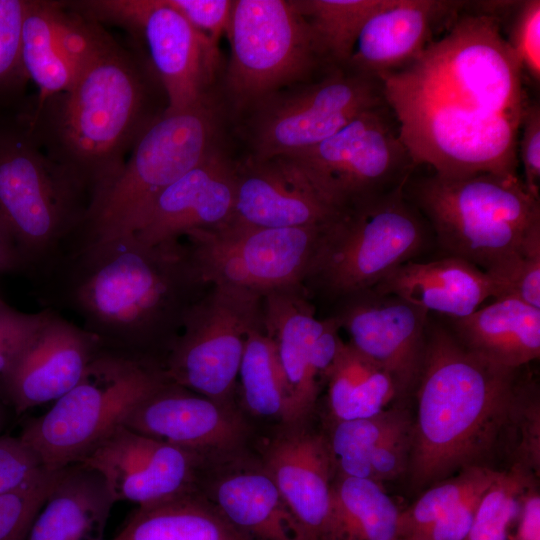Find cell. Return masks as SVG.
<instances>
[{"instance_id":"cell-1","label":"cell","mask_w":540,"mask_h":540,"mask_svg":"<svg viewBox=\"0 0 540 540\" xmlns=\"http://www.w3.org/2000/svg\"><path fill=\"white\" fill-rule=\"evenodd\" d=\"M521 369V368H520ZM465 348L441 325L428 324L414 394L406 477L414 491L460 471L516 462L522 417L534 381Z\"/></svg>"},{"instance_id":"cell-2","label":"cell","mask_w":540,"mask_h":540,"mask_svg":"<svg viewBox=\"0 0 540 540\" xmlns=\"http://www.w3.org/2000/svg\"><path fill=\"white\" fill-rule=\"evenodd\" d=\"M52 274L59 302L103 347L156 361L160 349L166 355L202 285L185 244L149 245L133 233L72 248Z\"/></svg>"},{"instance_id":"cell-3","label":"cell","mask_w":540,"mask_h":540,"mask_svg":"<svg viewBox=\"0 0 540 540\" xmlns=\"http://www.w3.org/2000/svg\"><path fill=\"white\" fill-rule=\"evenodd\" d=\"M146 106L137 64L104 33L70 88L46 101L28 129L44 139L47 155L88 193L91 204L154 119Z\"/></svg>"},{"instance_id":"cell-4","label":"cell","mask_w":540,"mask_h":540,"mask_svg":"<svg viewBox=\"0 0 540 540\" xmlns=\"http://www.w3.org/2000/svg\"><path fill=\"white\" fill-rule=\"evenodd\" d=\"M407 198L449 256L486 273L540 238V200L520 178L492 173L409 178Z\"/></svg>"},{"instance_id":"cell-5","label":"cell","mask_w":540,"mask_h":540,"mask_svg":"<svg viewBox=\"0 0 540 540\" xmlns=\"http://www.w3.org/2000/svg\"><path fill=\"white\" fill-rule=\"evenodd\" d=\"M89 206L88 193L28 128L0 125V225L25 269L47 275L74 245Z\"/></svg>"},{"instance_id":"cell-6","label":"cell","mask_w":540,"mask_h":540,"mask_svg":"<svg viewBox=\"0 0 540 540\" xmlns=\"http://www.w3.org/2000/svg\"><path fill=\"white\" fill-rule=\"evenodd\" d=\"M381 80L416 166L428 165L447 177L492 173L519 178L520 121L466 108L404 72Z\"/></svg>"},{"instance_id":"cell-7","label":"cell","mask_w":540,"mask_h":540,"mask_svg":"<svg viewBox=\"0 0 540 540\" xmlns=\"http://www.w3.org/2000/svg\"><path fill=\"white\" fill-rule=\"evenodd\" d=\"M167 380L160 362L102 347L78 383L19 438L47 470H59L81 461Z\"/></svg>"},{"instance_id":"cell-8","label":"cell","mask_w":540,"mask_h":540,"mask_svg":"<svg viewBox=\"0 0 540 540\" xmlns=\"http://www.w3.org/2000/svg\"><path fill=\"white\" fill-rule=\"evenodd\" d=\"M207 100L164 110L143 130L110 185L90 204L75 246L132 233L152 202L216 147Z\"/></svg>"},{"instance_id":"cell-9","label":"cell","mask_w":540,"mask_h":540,"mask_svg":"<svg viewBox=\"0 0 540 540\" xmlns=\"http://www.w3.org/2000/svg\"><path fill=\"white\" fill-rule=\"evenodd\" d=\"M404 187L342 212L328 226L306 282L347 299L422 251L429 225Z\"/></svg>"},{"instance_id":"cell-10","label":"cell","mask_w":540,"mask_h":540,"mask_svg":"<svg viewBox=\"0 0 540 540\" xmlns=\"http://www.w3.org/2000/svg\"><path fill=\"white\" fill-rule=\"evenodd\" d=\"M464 8L407 68L474 108L521 122L529 103L525 79L500 21L475 2Z\"/></svg>"},{"instance_id":"cell-11","label":"cell","mask_w":540,"mask_h":540,"mask_svg":"<svg viewBox=\"0 0 540 540\" xmlns=\"http://www.w3.org/2000/svg\"><path fill=\"white\" fill-rule=\"evenodd\" d=\"M291 157L340 212L405 186L417 167L388 102L363 111L330 137Z\"/></svg>"},{"instance_id":"cell-12","label":"cell","mask_w":540,"mask_h":540,"mask_svg":"<svg viewBox=\"0 0 540 540\" xmlns=\"http://www.w3.org/2000/svg\"><path fill=\"white\" fill-rule=\"evenodd\" d=\"M330 224L264 228L228 222L186 233L185 247L201 284L264 295L304 286Z\"/></svg>"},{"instance_id":"cell-13","label":"cell","mask_w":540,"mask_h":540,"mask_svg":"<svg viewBox=\"0 0 540 540\" xmlns=\"http://www.w3.org/2000/svg\"><path fill=\"white\" fill-rule=\"evenodd\" d=\"M263 295L213 286L187 309L162 367L167 379L212 400L234 404L249 332L262 324Z\"/></svg>"},{"instance_id":"cell-14","label":"cell","mask_w":540,"mask_h":540,"mask_svg":"<svg viewBox=\"0 0 540 540\" xmlns=\"http://www.w3.org/2000/svg\"><path fill=\"white\" fill-rule=\"evenodd\" d=\"M228 37L227 86L238 105H259L324 63L294 1H234Z\"/></svg>"},{"instance_id":"cell-15","label":"cell","mask_w":540,"mask_h":540,"mask_svg":"<svg viewBox=\"0 0 540 540\" xmlns=\"http://www.w3.org/2000/svg\"><path fill=\"white\" fill-rule=\"evenodd\" d=\"M387 103L382 80L349 67L260 103L251 124L255 157L292 156L333 135L363 111Z\"/></svg>"},{"instance_id":"cell-16","label":"cell","mask_w":540,"mask_h":540,"mask_svg":"<svg viewBox=\"0 0 540 540\" xmlns=\"http://www.w3.org/2000/svg\"><path fill=\"white\" fill-rule=\"evenodd\" d=\"M95 22L119 24L139 32L165 90L168 111L206 101V88L218 49L166 0H93L70 4Z\"/></svg>"},{"instance_id":"cell-17","label":"cell","mask_w":540,"mask_h":540,"mask_svg":"<svg viewBox=\"0 0 540 540\" xmlns=\"http://www.w3.org/2000/svg\"><path fill=\"white\" fill-rule=\"evenodd\" d=\"M205 461L122 425L79 462L103 477L115 503L145 506L198 490Z\"/></svg>"},{"instance_id":"cell-18","label":"cell","mask_w":540,"mask_h":540,"mask_svg":"<svg viewBox=\"0 0 540 540\" xmlns=\"http://www.w3.org/2000/svg\"><path fill=\"white\" fill-rule=\"evenodd\" d=\"M123 426L206 461L237 455L249 434L247 421L234 404L212 400L169 380L140 401Z\"/></svg>"},{"instance_id":"cell-19","label":"cell","mask_w":540,"mask_h":540,"mask_svg":"<svg viewBox=\"0 0 540 540\" xmlns=\"http://www.w3.org/2000/svg\"><path fill=\"white\" fill-rule=\"evenodd\" d=\"M345 301L335 317L348 343L391 376L400 401L414 394L426 352L428 312L372 290Z\"/></svg>"},{"instance_id":"cell-20","label":"cell","mask_w":540,"mask_h":540,"mask_svg":"<svg viewBox=\"0 0 540 540\" xmlns=\"http://www.w3.org/2000/svg\"><path fill=\"white\" fill-rule=\"evenodd\" d=\"M102 344L57 311L43 318L23 349L0 376V388L17 413L55 402L72 389Z\"/></svg>"},{"instance_id":"cell-21","label":"cell","mask_w":540,"mask_h":540,"mask_svg":"<svg viewBox=\"0 0 540 540\" xmlns=\"http://www.w3.org/2000/svg\"><path fill=\"white\" fill-rule=\"evenodd\" d=\"M235 173L230 223L264 228L323 226L342 213L325 200L291 156H251L235 165Z\"/></svg>"},{"instance_id":"cell-22","label":"cell","mask_w":540,"mask_h":540,"mask_svg":"<svg viewBox=\"0 0 540 540\" xmlns=\"http://www.w3.org/2000/svg\"><path fill=\"white\" fill-rule=\"evenodd\" d=\"M235 165L215 148L152 202L132 232L149 245L180 242L193 230L227 224L235 201Z\"/></svg>"},{"instance_id":"cell-23","label":"cell","mask_w":540,"mask_h":540,"mask_svg":"<svg viewBox=\"0 0 540 540\" xmlns=\"http://www.w3.org/2000/svg\"><path fill=\"white\" fill-rule=\"evenodd\" d=\"M260 463L307 539L323 540L335 477L324 433L310 429L307 422L281 425Z\"/></svg>"},{"instance_id":"cell-24","label":"cell","mask_w":540,"mask_h":540,"mask_svg":"<svg viewBox=\"0 0 540 540\" xmlns=\"http://www.w3.org/2000/svg\"><path fill=\"white\" fill-rule=\"evenodd\" d=\"M464 3L393 0L367 20L348 67L380 80L406 69L432 44L436 28L453 20Z\"/></svg>"},{"instance_id":"cell-25","label":"cell","mask_w":540,"mask_h":540,"mask_svg":"<svg viewBox=\"0 0 540 540\" xmlns=\"http://www.w3.org/2000/svg\"><path fill=\"white\" fill-rule=\"evenodd\" d=\"M237 455L214 476L201 471L198 490L252 540H308L261 463L239 464Z\"/></svg>"},{"instance_id":"cell-26","label":"cell","mask_w":540,"mask_h":540,"mask_svg":"<svg viewBox=\"0 0 540 540\" xmlns=\"http://www.w3.org/2000/svg\"><path fill=\"white\" fill-rule=\"evenodd\" d=\"M262 323L275 345L289 388V424L306 423L324 386L317 378L312 362L314 346L324 327V319L316 317L304 286H297L263 295Z\"/></svg>"},{"instance_id":"cell-27","label":"cell","mask_w":540,"mask_h":540,"mask_svg":"<svg viewBox=\"0 0 540 540\" xmlns=\"http://www.w3.org/2000/svg\"><path fill=\"white\" fill-rule=\"evenodd\" d=\"M372 291L397 296L427 312L442 313L450 318L471 314L496 294L485 271L449 255L430 262L403 263Z\"/></svg>"},{"instance_id":"cell-28","label":"cell","mask_w":540,"mask_h":540,"mask_svg":"<svg viewBox=\"0 0 540 540\" xmlns=\"http://www.w3.org/2000/svg\"><path fill=\"white\" fill-rule=\"evenodd\" d=\"M115 503L103 477L76 462L55 471L26 540H104Z\"/></svg>"},{"instance_id":"cell-29","label":"cell","mask_w":540,"mask_h":540,"mask_svg":"<svg viewBox=\"0 0 540 540\" xmlns=\"http://www.w3.org/2000/svg\"><path fill=\"white\" fill-rule=\"evenodd\" d=\"M451 319V332L469 351L520 369L540 355V309L501 297L471 314Z\"/></svg>"},{"instance_id":"cell-30","label":"cell","mask_w":540,"mask_h":540,"mask_svg":"<svg viewBox=\"0 0 540 540\" xmlns=\"http://www.w3.org/2000/svg\"><path fill=\"white\" fill-rule=\"evenodd\" d=\"M113 540H252L194 490L138 506Z\"/></svg>"},{"instance_id":"cell-31","label":"cell","mask_w":540,"mask_h":540,"mask_svg":"<svg viewBox=\"0 0 540 540\" xmlns=\"http://www.w3.org/2000/svg\"><path fill=\"white\" fill-rule=\"evenodd\" d=\"M400 511L382 485L335 475L323 540H398Z\"/></svg>"},{"instance_id":"cell-32","label":"cell","mask_w":540,"mask_h":540,"mask_svg":"<svg viewBox=\"0 0 540 540\" xmlns=\"http://www.w3.org/2000/svg\"><path fill=\"white\" fill-rule=\"evenodd\" d=\"M326 385L331 421L372 417L400 404L391 376L348 342L341 345Z\"/></svg>"},{"instance_id":"cell-33","label":"cell","mask_w":540,"mask_h":540,"mask_svg":"<svg viewBox=\"0 0 540 540\" xmlns=\"http://www.w3.org/2000/svg\"><path fill=\"white\" fill-rule=\"evenodd\" d=\"M58 3L25 0L21 61L27 79L39 91V110L46 101L67 91L77 69L62 50L56 25Z\"/></svg>"},{"instance_id":"cell-34","label":"cell","mask_w":540,"mask_h":540,"mask_svg":"<svg viewBox=\"0 0 540 540\" xmlns=\"http://www.w3.org/2000/svg\"><path fill=\"white\" fill-rule=\"evenodd\" d=\"M245 409L255 417L288 425L291 396L275 345L263 328H253L246 339L238 373Z\"/></svg>"},{"instance_id":"cell-35","label":"cell","mask_w":540,"mask_h":540,"mask_svg":"<svg viewBox=\"0 0 540 540\" xmlns=\"http://www.w3.org/2000/svg\"><path fill=\"white\" fill-rule=\"evenodd\" d=\"M393 0H297L319 56L332 68L348 67L367 20Z\"/></svg>"},{"instance_id":"cell-36","label":"cell","mask_w":540,"mask_h":540,"mask_svg":"<svg viewBox=\"0 0 540 540\" xmlns=\"http://www.w3.org/2000/svg\"><path fill=\"white\" fill-rule=\"evenodd\" d=\"M412 421V411L394 405L367 418L331 421L324 433L335 475L371 480L370 458L393 432Z\"/></svg>"},{"instance_id":"cell-37","label":"cell","mask_w":540,"mask_h":540,"mask_svg":"<svg viewBox=\"0 0 540 540\" xmlns=\"http://www.w3.org/2000/svg\"><path fill=\"white\" fill-rule=\"evenodd\" d=\"M499 471L472 467L423 490L413 504L400 511L398 540L430 525L471 494L487 489Z\"/></svg>"},{"instance_id":"cell-38","label":"cell","mask_w":540,"mask_h":540,"mask_svg":"<svg viewBox=\"0 0 540 540\" xmlns=\"http://www.w3.org/2000/svg\"><path fill=\"white\" fill-rule=\"evenodd\" d=\"M538 481L516 469L499 472L482 495L463 540H508L511 526L518 519L524 493Z\"/></svg>"},{"instance_id":"cell-39","label":"cell","mask_w":540,"mask_h":540,"mask_svg":"<svg viewBox=\"0 0 540 540\" xmlns=\"http://www.w3.org/2000/svg\"><path fill=\"white\" fill-rule=\"evenodd\" d=\"M484 9L496 16L504 38L515 54L524 79L540 83V1H486Z\"/></svg>"},{"instance_id":"cell-40","label":"cell","mask_w":540,"mask_h":540,"mask_svg":"<svg viewBox=\"0 0 540 540\" xmlns=\"http://www.w3.org/2000/svg\"><path fill=\"white\" fill-rule=\"evenodd\" d=\"M495 287V298L514 297L540 309V238L487 273Z\"/></svg>"},{"instance_id":"cell-41","label":"cell","mask_w":540,"mask_h":540,"mask_svg":"<svg viewBox=\"0 0 540 540\" xmlns=\"http://www.w3.org/2000/svg\"><path fill=\"white\" fill-rule=\"evenodd\" d=\"M54 474L55 471H50L30 485L0 494V540H26Z\"/></svg>"},{"instance_id":"cell-42","label":"cell","mask_w":540,"mask_h":540,"mask_svg":"<svg viewBox=\"0 0 540 540\" xmlns=\"http://www.w3.org/2000/svg\"><path fill=\"white\" fill-rule=\"evenodd\" d=\"M25 0H0V96L26 80L21 61V35Z\"/></svg>"},{"instance_id":"cell-43","label":"cell","mask_w":540,"mask_h":540,"mask_svg":"<svg viewBox=\"0 0 540 540\" xmlns=\"http://www.w3.org/2000/svg\"><path fill=\"white\" fill-rule=\"evenodd\" d=\"M48 472L19 437L0 436V494L30 485Z\"/></svg>"},{"instance_id":"cell-44","label":"cell","mask_w":540,"mask_h":540,"mask_svg":"<svg viewBox=\"0 0 540 540\" xmlns=\"http://www.w3.org/2000/svg\"><path fill=\"white\" fill-rule=\"evenodd\" d=\"M202 35L217 46L228 36L233 4L229 0H166Z\"/></svg>"},{"instance_id":"cell-45","label":"cell","mask_w":540,"mask_h":540,"mask_svg":"<svg viewBox=\"0 0 540 540\" xmlns=\"http://www.w3.org/2000/svg\"><path fill=\"white\" fill-rule=\"evenodd\" d=\"M44 309L26 313L7 304L0 295V376L8 369L39 326Z\"/></svg>"},{"instance_id":"cell-46","label":"cell","mask_w":540,"mask_h":540,"mask_svg":"<svg viewBox=\"0 0 540 540\" xmlns=\"http://www.w3.org/2000/svg\"><path fill=\"white\" fill-rule=\"evenodd\" d=\"M518 138V163L521 162L526 190L540 200V105L529 102L524 111Z\"/></svg>"},{"instance_id":"cell-47","label":"cell","mask_w":540,"mask_h":540,"mask_svg":"<svg viewBox=\"0 0 540 540\" xmlns=\"http://www.w3.org/2000/svg\"><path fill=\"white\" fill-rule=\"evenodd\" d=\"M487 489L471 494L439 519L404 540H463Z\"/></svg>"},{"instance_id":"cell-48","label":"cell","mask_w":540,"mask_h":540,"mask_svg":"<svg viewBox=\"0 0 540 540\" xmlns=\"http://www.w3.org/2000/svg\"><path fill=\"white\" fill-rule=\"evenodd\" d=\"M508 540H540V494L538 484L530 486L522 497L515 532Z\"/></svg>"},{"instance_id":"cell-49","label":"cell","mask_w":540,"mask_h":540,"mask_svg":"<svg viewBox=\"0 0 540 540\" xmlns=\"http://www.w3.org/2000/svg\"><path fill=\"white\" fill-rule=\"evenodd\" d=\"M25 269L24 262L9 236L0 225V273Z\"/></svg>"}]
</instances>
